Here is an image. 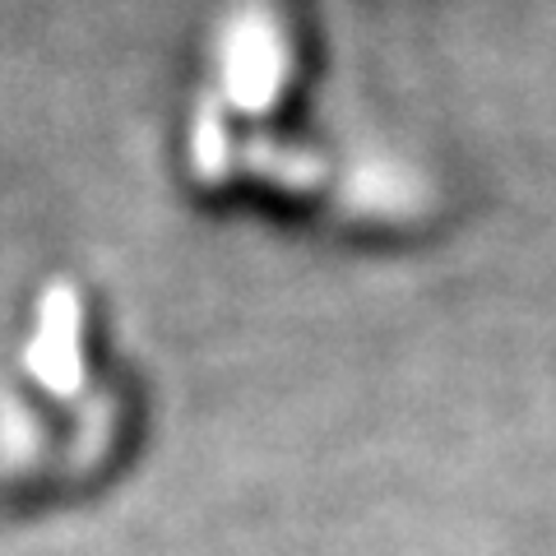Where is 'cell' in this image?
<instances>
[{
    "label": "cell",
    "mask_w": 556,
    "mask_h": 556,
    "mask_svg": "<svg viewBox=\"0 0 556 556\" xmlns=\"http://www.w3.org/2000/svg\"><path fill=\"white\" fill-rule=\"evenodd\" d=\"M311 75L316 51L302 14L283 0H241L223 14L208 42V84L200 102L251 130H292Z\"/></svg>",
    "instance_id": "cell-1"
}]
</instances>
